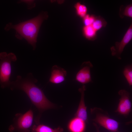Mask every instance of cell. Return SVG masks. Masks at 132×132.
<instances>
[{
	"mask_svg": "<svg viewBox=\"0 0 132 132\" xmlns=\"http://www.w3.org/2000/svg\"><path fill=\"white\" fill-rule=\"evenodd\" d=\"M37 82V80L33 77L32 73H30L24 78L20 75L17 76L15 81L11 82L9 87L12 90L18 89L24 92L32 103L40 112L54 108V104L35 84Z\"/></svg>",
	"mask_w": 132,
	"mask_h": 132,
	"instance_id": "obj_1",
	"label": "cell"
},
{
	"mask_svg": "<svg viewBox=\"0 0 132 132\" xmlns=\"http://www.w3.org/2000/svg\"><path fill=\"white\" fill-rule=\"evenodd\" d=\"M47 17L46 13L42 12L34 18L17 24L13 25L11 23H9L4 29L7 31L11 29H15L16 38L20 40L23 38L25 39L34 50L36 48L37 38L39 28L43 21Z\"/></svg>",
	"mask_w": 132,
	"mask_h": 132,
	"instance_id": "obj_2",
	"label": "cell"
},
{
	"mask_svg": "<svg viewBox=\"0 0 132 132\" xmlns=\"http://www.w3.org/2000/svg\"><path fill=\"white\" fill-rule=\"evenodd\" d=\"M17 60L16 56L12 53H0V85L2 88L9 87L11 82L10 78L11 73V63Z\"/></svg>",
	"mask_w": 132,
	"mask_h": 132,
	"instance_id": "obj_3",
	"label": "cell"
},
{
	"mask_svg": "<svg viewBox=\"0 0 132 132\" xmlns=\"http://www.w3.org/2000/svg\"><path fill=\"white\" fill-rule=\"evenodd\" d=\"M33 112L31 109L24 114L17 113L9 130L11 132H30L33 126Z\"/></svg>",
	"mask_w": 132,
	"mask_h": 132,
	"instance_id": "obj_4",
	"label": "cell"
},
{
	"mask_svg": "<svg viewBox=\"0 0 132 132\" xmlns=\"http://www.w3.org/2000/svg\"><path fill=\"white\" fill-rule=\"evenodd\" d=\"M132 39V24L131 23L120 42H116L114 46L110 48L111 54L119 60L121 59V55L126 46Z\"/></svg>",
	"mask_w": 132,
	"mask_h": 132,
	"instance_id": "obj_5",
	"label": "cell"
},
{
	"mask_svg": "<svg viewBox=\"0 0 132 132\" xmlns=\"http://www.w3.org/2000/svg\"><path fill=\"white\" fill-rule=\"evenodd\" d=\"M93 121L112 132H116L118 129L119 123L108 115L96 111Z\"/></svg>",
	"mask_w": 132,
	"mask_h": 132,
	"instance_id": "obj_6",
	"label": "cell"
},
{
	"mask_svg": "<svg viewBox=\"0 0 132 132\" xmlns=\"http://www.w3.org/2000/svg\"><path fill=\"white\" fill-rule=\"evenodd\" d=\"M118 94L121 98L116 112L124 115H128L131 111L132 108L130 93L125 90L121 89L119 91Z\"/></svg>",
	"mask_w": 132,
	"mask_h": 132,
	"instance_id": "obj_7",
	"label": "cell"
},
{
	"mask_svg": "<svg viewBox=\"0 0 132 132\" xmlns=\"http://www.w3.org/2000/svg\"><path fill=\"white\" fill-rule=\"evenodd\" d=\"M80 69L77 73L76 80L77 82L84 84L92 81L90 69L93 67L91 63L89 61L83 63Z\"/></svg>",
	"mask_w": 132,
	"mask_h": 132,
	"instance_id": "obj_8",
	"label": "cell"
},
{
	"mask_svg": "<svg viewBox=\"0 0 132 132\" xmlns=\"http://www.w3.org/2000/svg\"><path fill=\"white\" fill-rule=\"evenodd\" d=\"M67 74V72L64 69L54 65L52 67L49 81L54 84H60L65 80Z\"/></svg>",
	"mask_w": 132,
	"mask_h": 132,
	"instance_id": "obj_9",
	"label": "cell"
},
{
	"mask_svg": "<svg viewBox=\"0 0 132 132\" xmlns=\"http://www.w3.org/2000/svg\"><path fill=\"white\" fill-rule=\"evenodd\" d=\"M86 89L85 85H83L78 89L79 91L81 93V99L78 109L75 114L76 117L81 119L85 122L87 121V107L84 101V92Z\"/></svg>",
	"mask_w": 132,
	"mask_h": 132,
	"instance_id": "obj_10",
	"label": "cell"
},
{
	"mask_svg": "<svg viewBox=\"0 0 132 132\" xmlns=\"http://www.w3.org/2000/svg\"><path fill=\"white\" fill-rule=\"evenodd\" d=\"M85 122L75 117L69 122L68 129L71 132H83L85 127Z\"/></svg>",
	"mask_w": 132,
	"mask_h": 132,
	"instance_id": "obj_11",
	"label": "cell"
},
{
	"mask_svg": "<svg viewBox=\"0 0 132 132\" xmlns=\"http://www.w3.org/2000/svg\"><path fill=\"white\" fill-rule=\"evenodd\" d=\"M63 128L59 127L53 129L47 125L39 123L33 126L31 132H62Z\"/></svg>",
	"mask_w": 132,
	"mask_h": 132,
	"instance_id": "obj_12",
	"label": "cell"
},
{
	"mask_svg": "<svg viewBox=\"0 0 132 132\" xmlns=\"http://www.w3.org/2000/svg\"><path fill=\"white\" fill-rule=\"evenodd\" d=\"M97 31L92 25L85 26L83 28V32L84 36L88 40L94 41L97 38Z\"/></svg>",
	"mask_w": 132,
	"mask_h": 132,
	"instance_id": "obj_13",
	"label": "cell"
},
{
	"mask_svg": "<svg viewBox=\"0 0 132 132\" xmlns=\"http://www.w3.org/2000/svg\"><path fill=\"white\" fill-rule=\"evenodd\" d=\"M107 22L105 19L101 16H96L95 19L92 25L94 29L97 32L102 28L105 27Z\"/></svg>",
	"mask_w": 132,
	"mask_h": 132,
	"instance_id": "obj_14",
	"label": "cell"
},
{
	"mask_svg": "<svg viewBox=\"0 0 132 132\" xmlns=\"http://www.w3.org/2000/svg\"><path fill=\"white\" fill-rule=\"evenodd\" d=\"M119 14L120 17L122 18L124 16L132 18V4L128 5L126 7L123 5H121L120 8Z\"/></svg>",
	"mask_w": 132,
	"mask_h": 132,
	"instance_id": "obj_15",
	"label": "cell"
},
{
	"mask_svg": "<svg viewBox=\"0 0 132 132\" xmlns=\"http://www.w3.org/2000/svg\"><path fill=\"white\" fill-rule=\"evenodd\" d=\"M75 7L77 14L80 17L83 18L87 14V8L84 5L77 2L75 4Z\"/></svg>",
	"mask_w": 132,
	"mask_h": 132,
	"instance_id": "obj_16",
	"label": "cell"
},
{
	"mask_svg": "<svg viewBox=\"0 0 132 132\" xmlns=\"http://www.w3.org/2000/svg\"><path fill=\"white\" fill-rule=\"evenodd\" d=\"M123 74L129 85H132V65L126 66L124 68Z\"/></svg>",
	"mask_w": 132,
	"mask_h": 132,
	"instance_id": "obj_17",
	"label": "cell"
},
{
	"mask_svg": "<svg viewBox=\"0 0 132 132\" xmlns=\"http://www.w3.org/2000/svg\"><path fill=\"white\" fill-rule=\"evenodd\" d=\"M93 15L87 14L83 18V21L85 26L92 25L94 22L96 18Z\"/></svg>",
	"mask_w": 132,
	"mask_h": 132,
	"instance_id": "obj_18",
	"label": "cell"
},
{
	"mask_svg": "<svg viewBox=\"0 0 132 132\" xmlns=\"http://www.w3.org/2000/svg\"><path fill=\"white\" fill-rule=\"evenodd\" d=\"M23 2L26 3L27 5L28 9H31L34 7L35 5L34 1L33 0H21L19 1L18 3Z\"/></svg>",
	"mask_w": 132,
	"mask_h": 132,
	"instance_id": "obj_19",
	"label": "cell"
},
{
	"mask_svg": "<svg viewBox=\"0 0 132 132\" xmlns=\"http://www.w3.org/2000/svg\"><path fill=\"white\" fill-rule=\"evenodd\" d=\"M94 125L95 126V127H96V129H97V132H100L99 131V130H98V127L97 126V125L96 124V123H94Z\"/></svg>",
	"mask_w": 132,
	"mask_h": 132,
	"instance_id": "obj_20",
	"label": "cell"
},
{
	"mask_svg": "<svg viewBox=\"0 0 132 132\" xmlns=\"http://www.w3.org/2000/svg\"></svg>",
	"mask_w": 132,
	"mask_h": 132,
	"instance_id": "obj_21",
	"label": "cell"
}]
</instances>
